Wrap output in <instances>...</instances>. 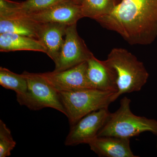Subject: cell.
Returning a JSON list of instances; mask_svg holds the SVG:
<instances>
[{"instance_id": "1", "label": "cell", "mask_w": 157, "mask_h": 157, "mask_svg": "<svg viewBox=\"0 0 157 157\" xmlns=\"http://www.w3.org/2000/svg\"><path fill=\"white\" fill-rule=\"evenodd\" d=\"M96 21L131 45H149L157 37V0H122Z\"/></svg>"}, {"instance_id": "19", "label": "cell", "mask_w": 157, "mask_h": 157, "mask_svg": "<svg viewBox=\"0 0 157 157\" xmlns=\"http://www.w3.org/2000/svg\"><path fill=\"white\" fill-rule=\"evenodd\" d=\"M19 3L10 0H0V17H8L14 14Z\"/></svg>"}, {"instance_id": "5", "label": "cell", "mask_w": 157, "mask_h": 157, "mask_svg": "<svg viewBox=\"0 0 157 157\" xmlns=\"http://www.w3.org/2000/svg\"><path fill=\"white\" fill-rule=\"evenodd\" d=\"M27 81L28 89L22 95H16L18 104L31 110H39L43 108L56 109L67 116L59 93L48 82L41 73L23 72Z\"/></svg>"}, {"instance_id": "15", "label": "cell", "mask_w": 157, "mask_h": 157, "mask_svg": "<svg viewBox=\"0 0 157 157\" xmlns=\"http://www.w3.org/2000/svg\"><path fill=\"white\" fill-rule=\"evenodd\" d=\"M117 4L116 0H82V15L96 20L111 13Z\"/></svg>"}, {"instance_id": "2", "label": "cell", "mask_w": 157, "mask_h": 157, "mask_svg": "<svg viewBox=\"0 0 157 157\" xmlns=\"http://www.w3.org/2000/svg\"><path fill=\"white\" fill-rule=\"evenodd\" d=\"M104 61L113 73L117 86L112 102L124 94L139 91L147 81L149 74L143 63L127 49L113 48Z\"/></svg>"}, {"instance_id": "13", "label": "cell", "mask_w": 157, "mask_h": 157, "mask_svg": "<svg viewBox=\"0 0 157 157\" xmlns=\"http://www.w3.org/2000/svg\"><path fill=\"white\" fill-rule=\"evenodd\" d=\"M41 23L24 15L0 17V34H17L38 39Z\"/></svg>"}, {"instance_id": "3", "label": "cell", "mask_w": 157, "mask_h": 157, "mask_svg": "<svg viewBox=\"0 0 157 157\" xmlns=\"http://www.w3.org/2000/svg\"><path fill=\"white\" fill-rule=\"evenodd\" d=\"M131 100L124 97L117 110L110 113L98 136L131 138L144 132L157 135V121L134 114L130 108Z\"/></svg>"}, {"instance_id": "16", "label": "cell", "mask_w": 157, "mask_h": 157, "mask_svg": "<svg viewBox=\"0 0 157 157\" xmlns=\"http://www.w3.org/2000/svg\"><path fill=\"white\" fill-rule=\"evenodd\" d=\"M0 85L14 91L16 95L25 94L28 89L27 81L22 73L16 74L2 67H0Z\"/></svg>"}, {"instance_id": "6", "label": "cell", "mask_w": 157, "mask_h": 157, "mask_svg": "<svg viewBox=\"0 0 157 157\" xmlns=\"http://www.w3.org/2000/svg\"><path fill=\"white\" fill-rule=\"evenodd\" d=\"M93 55L84 40L78 35L76 24L69 25L61 52L55 62L54 71L60 72L73 67L87 61Z\"/></svg>"}, {"instance_id": "21", "label": "cell", "mask_w": 157, "mask_h": 157, "mask_svg": "<svg viewBox=\"0 0 157 157\" xmlns=\"http://www.w3.org/2000/svg\"><path fill=\"white\" fill-rule=\"evenodd\" d=\"M116 1H117V3H119L120 2H121L122 0H116Z\"/></svg>"}, {"instance_id": "18", "label": "cell", "mask_w": 157, "mask_h": 157, "mask_svg": "<svg viewBox=\"0 0 157 157\" xmlns=\"http://www.w3.org/2000/svg\"><path fill=\"white\" fill-rule=\"evenodd\" d=\"M16 145L11 130L2 120H0V157L10 156Z\"/></svg>"}, {"instance_id": "8", "label": "cell", "mask_w": 157, "mask_h": 157, "mask_svg": "<svg viewBox=\"0 0 157 157\" xmlns=\"http://www.w3.org/2000/svg\"><path fill=\"white\" fill-rule=\"evenodd\" d=\"M87 61L60 72L41 73L58 92L91 89L87 77Z\"/></svg>"}, {"instance_id": "11", "label": "cell", "mask_w": 157, "mask_h": 157, "mask_svg": "<svg viewBox=\"0 0 157 157\" xmlns=\"http://www.w3.org/2000/svg\"><path fill=\"white\" fill-rule=\"evenodd\" d=\"M86 77L91 89L117 93V88L115 77L104 61L93 55L87 61Z\"/></svg>"}, {"instance_id": "7", "label": "cell", "mask_w": 157, "mask_h": 157, "mask_svg": "<svg viewBox=\"0 0 157 157\" xmlns=\"http://www.w3.org/2000/svg\"><path fill=\"white\" fill-rule=\"evenodd\" d=\"M109 112L108 109L94 111L86 115L71 127L70 132L65 140V145L76 146L86 144L98 136L104 125Z\"/></svg>"}, {"instance_id": "9", "label": "cell", "mask_w": 157, "mask_h": 157, "mask_svg": "<svg viewBox=\"0 0 157 157\" xmlns=\"http://www.w3.org/2000/svg\"><path fill=\"white\" fill-rule=\"evenodd\" d=\"M40 23H58L70 25L83 17L81 5L73 0L61 2L38 13L26 15Z\"/></svg>"}, {"instance_id": "14", "label": "cell", "mask_w": 157, "mask_h": 157, "mask_svg": "<svg viewBox=\"0 0 157 157\" xmlns=\"http://www.w3.org/2000/svg\"><path fill=\"white\" fill-rule=\"evenodd\" d=\"M33 51L46 54V49L38 39L17 34H0V51Z\"/></svg>"}, {"instance_id": "17", "label": "cell", "mask_w": 157, "mask_h": 157, "mask_svg": "<svg viewBox=\"0 0 157 157\" xmlns=\"http://www.w3.org/2000/svg\"><path fill=\"white\" fill-rule=\"evenodd\" d=\"M67 1L68 0H26L19 3L17 10L11 16L30 15L44 11L59 3Z\"/></svg>"}, {"instance_id": "12", "label": "cell", "mask_w": 157, "mask_h": 157, "mask_svg": "<svg viewBox=\"0 0 157 157\" xmlns=\"http://www.w3.org/2000/svg\"><path fill=\"white\" fill-rule=\"evenodd\" d=\"M68 26L58 23H41L38 40L45 47L46 54L54 63L61 52Z\"/></svg>"}, {"instance_id": "20", "label": "cell", "mask_w": 157, "mask_h": 157, "mask_svg": "<svg viewBox=\"0 0 157 157\" xmlns=\"http://www.w3.org/2000/svg\"><path fill=\"white\" fill-rule=\"evenodd\" d=\"M73 1L80 5H81L82 2V0H73Z\"/></svg>"}, {"instance_id": "10", "label": "cell", "mask_w": 157, "mask_h": 157, "mask_svg": "<svg viewBox=\"0 0 157 157\" xmlns=\"http://www.w3.org/2000/svg\"><path fill=\"white\" fill-rule=\"evenodd\" d=\"M87 144L100 157H138L130 147V138L114 136H97Z\"/></svg>"}, {"instance_id": "4", "label": "cell", "mask_w": 157, "mask_h": 157, "mask_svg": "<svg viewBox=\"0 0 157 157\" xmlns=\"http://www.w3.org/2000/svg\"><path fill=\"white\" fill-rule=\"evenodd\" d=\"M115 93L86 89L59 93L70 127L94 111L108 109Z\"/></svg>"}]
</instances>
